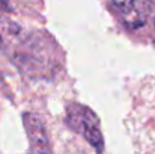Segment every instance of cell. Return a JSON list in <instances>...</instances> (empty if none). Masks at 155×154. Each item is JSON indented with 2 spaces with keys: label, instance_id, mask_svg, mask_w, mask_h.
Listing matches in <instances>:
<instances>
[{
  "label": "cell",
  "instance_id": "6da1fadb",
  "mask_svg": "<svg viewBox=\"0 0 155 154\" xmlns=\"http://www.w3.org/2000/svg\"><path fill=\"white\" fill-rule=\"evenodd\" d=\"M66 124L77 133H81L89 145L98 154L104 153V138L100 127V119L94 110L83 104H68Z\"/></svg>",
  "mask_w": 155,
  "mask_h": 154
},
{
  "label": "cell",
  "instance_id": "8992f818",
  "mask_svg": "<svg viewBox=\"0 0 155 154\" xmlns=\"http://www.w3.org/2000/svg\"><path fill=\"white\" fill-rule=\"evenodd\" d=\"M3 47V39H2V36H0V49Z\"/></svg>",
  "mask_w": 155,
  "mask_h": 154
},
{
  "label": "cell",
  "instance_id": "3957f363",
  "mask_svg": "<svg viewBox=\"0 0 155 154\" xmlns=\"http://www.w3.org/2000/svg\"><path fill=\"white\" fill-rule=\"evenodd\" d=\"M110 2L116 14L128 29L136 30L146 23L148 17L142 0H110Z\"/></svg>",
  "mask_w": 155,
  "mask_h": 154
},
{
  "label": "cell",
  "instance_id": "5b68a950",
  "mask_svg": "<svg viewBox=\"0 0 155 154\" xmlns=\"http://www.w3.org/2000/svg\"><path fill=\"white\" fill-rule=\"evenodd\" d=\"M11 11H12V8H11L9 2L8 0H0V14L2 12H11Z\"/></svg>",
  "mask_w": 155,
  "mask_h": 154
},
{
  "label": "cell",
  "instance_id": "7a4b0ae2",
  "mask_svg": "<svg viewBox=\"0 0 155 154\" xmlns=\"http://www.w3.org/2000/svg\"><path fill=\"white\" fill-rule=\"evenodd\" d=\"M23 124L29 139L30 154H53L48 133L42 119L36 113L26 112L23 115Z\"/></svg>",
  "mask_w": 155,
  "mask_h": 154
},
{
  "label": "cell",
  "instance_id": "277c9868",
  "mask_svg": "<svg viewBox=\"0 0 155 154\" xmlns=\"http://www.w3.org/2000/svg\"><path fill=\"white\" fill-rule=\"evenodd\" d=\"M145 11H146V17H152L155 24V0H142Z\"/></svg>",
  "mask_w": 155,
  "mask_h": 154
}]
</instances>
